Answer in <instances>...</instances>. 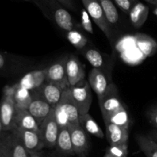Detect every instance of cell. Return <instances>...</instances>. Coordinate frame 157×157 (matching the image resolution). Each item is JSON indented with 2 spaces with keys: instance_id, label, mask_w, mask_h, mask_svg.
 I'll return each instance as SVG.
<instances>
[{
  "instance_id": "2e32d148",
  "label": "cell",
  "mask_w": 157,
  "mask_h": 157,
  "mask_svg": "<svg viewBox=\"0 0 157 157\" xmlns=\"http://www.w3.org/2000/svg\"><path fill=\"white\" fill-rule=\"evenodd\" d=\"M55 153L64 156H75L73 145L71 142L70 131L67 127H59L56 145H55Z\"/></svg>"
},
{
  "instance_id": "4fadbf2b",
  "label": "cell",
  "mask_w": 157,
  "mask_h": 157,
  "mask_svg": "<svg viewBox=\"0 0 157 157\" xmlns=\"http://www.w3.org/2000/svg\"><path fill=\"white\" fill-rule=\"evenodd\" d=\"M66 73L70 87H74L84 80L85 70L84 65L75 55H68L66 64Z\"/></svg>"
},
{
  "instance_id": "484cf974",
  "label": "cell",
  "mask_w": 157,
  "mask_h": 157,
  "mask_svg": "<svg viewBox=\"0 0 157 157\" xmlns=\"http://www.w3.org/2000/svg\"><path fill=\"white\" fill-rule=\"evenodd\" d=\"M14 98L17 108L28 110L32 100V91L22 87H20L18 84H15Z\"/></svg>"
},
{
  "instance_id": "8992f818",
  "label": "cell",
  "mask_w": 157,
  "mask_h": 157,
  "mask_svg": "<svg viewBox=\"0 0 157 157\" xmlns=\"http://www.w3.org/2000/svg\"><path fill=\"white\" fill-rule=\"evenodd\" d=\"M84 9L89 14L95 24L104 32L109 40L112 39L111 26L107 21L102 7L98 0H81Z\"/></svg>"
},
{
  "instance_id": "5b68a950",
  "label": "cell",
  "mask_w": 157,
  "mask_h": 157,
  "mask_svg": "<svg viewBox=\"0 0 157 157\" xmlns=\"http://www.w3.org/2000/svg\"><path fill=\"white\" fill-rule=\"evenodd\" d=\"M59 132V126L57 123L55 108H52L47 117L39 126V133L44 148H55Z\"/></svg>"
},
{
  "instance_id": "d590c367",
  "label": "cell",
  "mask_w": 157,
  "mask_h": 157,
  "mask_svg": "<svg viewBox=\"0 0 157 157\" xmlns=\"http://www.w3.org/2000/svg\"><path fill=\"white\" fill-rule=\"evenodd\" d=\"M29 157H44V156H43L41 152H37V153H30V154H29Z\"/></svg>"
},
{
  "instance_id": "7c38bea8",
  "label": "cell",
  "mask_w": 157,
  "mask_h": 157,
  "mask_svg": "<svg viewBox=\"0 0 157 157\" xmlns=\"http://www.w3.org/2000/svg\"><path fill=\"white\" fill-rule=\"evenodd\" d=\"M32 100L28 110L40 126V124L49 114L52 107L37 90L32 91Z\"/></svg>"
},
{
  "instance_id": "74e56055",
  "label": "cell",
  "mask_w": 157,
  "mask_h": 157,
  "mask_svg": "<svg viewBox=\"0 0 157 157\" xmlns=\"http://www.w3.org/2000/svg\"><path fill=\"white\" fill-rule=\"evenodd\" d=\"M144 1H146L147 2L150 3V4H153V5H155V6H157V0H144Z\"/></svg>"
},
{
  "instance_id": "4316f807",
  "label": "cell",
  "mask_w": 157,
  "mask_h": 157,
  "mask_svg": "<svg viewBox=\"0 0 157 157\" xmlns=\"http://www.w3.org/2000/svg\"><path fill=\"white\" fill-rule=\"evenodd\" d=\"M110 25H116L119 21V13L112 0H98Z\"/></svg>"
},
{
  "instance_id": "4dcf8cb0",
  "label": "cell",
  "mask_w": 157,
  "mask_h": 157,
  "mask_svg": "<svg viewBox=\"0 0 157 157\" xmlns=\"http://www.w3.org/2000/svg\"><path fill=\"white\" fill-rule=\"evenodd\" d=\"M81 25L82 29L90 34H94L93 24H92L90 16L85 9L81 10Z\"/></svg>"
},
{
  "instance_id": "3957f363",
  "label": "cell",
  "mask_w": 157,
  "mask_h": 157,
  "mask_svg": "<svg viewBox=\"0 0 157 157\" xmlns=\"http://www.w3.org/2000/svg\"><path fill=\"white\" fill-rule=\"evenodd\" d=\"M70 88L79 114L84 115L88 113L93 101L91 87L88 81L84 80L77 85L70 87Z\"/></svg>"
},
{
  "instance_id": "836d02e7",
  "label": "cell",
  "mask_w": 157,
  "mask_h": 157,
  "mask_svg": "<svg viewBox=\"0 0 157 157\" xmlns=\"http://www.w3.org/2000/svg\"><path fill=\"white\" fill-rule=\"evenodd\" d=\"M61 6H64L65 9H71V10H75V6L74 0H57Z\"/></svg>"
},
{
  "instance_id": "ab89813d",
  "label": "cell",
  "mask_w": 157,
  "mask_h": 157,
  "mask_svg": "<svg viewBox=\"0 0 157 157\" xmlns=\"http://www.w3.org/2000/svg\"><path fill=\"white\" fill-rule=\"evenodd\" d=\"M153 13H154V15L157 17V6H156V7H155L154 10H153Z\"/></svg>"
},
{
  "instance_id": "e0dca14e",
  "label": "cell",
  "mask_w": 157,
  "mask_h": 157,
  "mask_svg": "<svg viewBox=\"0 0 157 157\" xmlns=\"http://www.w3.org/2000/svg\"><path fill=\"white\" fill-rule=\"evenodd\" d=\"M64 90V88L58 86V84L46 81L40 88L36 90L50 104L52 108H55L61 101Z\"/></svg>"
},
{
  "instance_id": "5bb4252c",
  "label": "cell",
  "mask_w": 157,
  "mask_h": 157,
  "mask_svg": "<svg viewBox=\"0 0 157 157\" xmlns=\"http://www.w3.org/2000/svg\"><path fill=\"white\" fill-rule=\"evenodd\" d=\"M47 80V67L29 72L21 78L17 84L30 91L38 90Z\"/></svg>"
},
{
  "instance_id": "7bdbcfd3",
  "label": "cell",
  "mask_w": 157,
  "mask_h": 157,
  "mask_svg": "<svg viewBox=\"0 0 157 157\" xmlns=\"http://www.w3.org/2000/svg\"><path fill=\"white\" fill-rule=\"evenodd\" d=\"M22 1H26V2H32L31 0H22Z\"/></svg>"
},
{
  "instance_id": "9c48e42d",
  "label": "cell",
  "mask_w": 157,
  "mask_h": 157,
  "mask_svg": "<svg viewBox=\"0 0 157 157\" xmlns=\"http://www.w3.org/2000/svg\"><path fill=\"white\" fill-rule=\"evenodd\" d=\"M11 132L18 136L29 154L41 152L44 148L39 132L23 130L18 127H15Z\"/></svg>"
},
{
  "instance_id": "277c9868",
  "label": "cell",
  "mask_w": 157,
  "mask_h": 157,
  "mask_svg": "<svg viewBox=\"0 0 157 157\" xmlns=\"http://www.w3.org/2000/svg\"><path fill=\"white\" fill-rule=\"evenodd\" d=\"M0 150L8 157H29L18 136L11 131H4L0 134Z\"/></svg>"
},
{
  "instance_id": "ba28073f",
  "label": "cell",
  "mask_w": 157,
  "mask_h": 157,
  "mask_svg": "<svg viewBox=\"0 0 157 157\" xmlns=\"http://www.w3.org/2000/svg\"><path fill=\"white\" fill-rule=\"evenodd\" d=\"M68 129L75 156L87 157L90 151V141L87 133L80 124H68Z\"/></svg>"
},
{
  "instance_id": "6da1fadb",
  "label": "cell",
  "mask_w": 157,
  "mask_h": 157,
  "mask_svg": "<svg viewBox=\"0 0 157 157\" xmlns=\"http://www.w3.org/2000/svg\"><path fill=\"white\" fill-rule=\"evenodd\" d=\"M41 9L43 13L53 20L58 27L64 31L78 30L81 24L75 21L67 9L61 6L57 0H31Z\"/></svg>"
},
{
  "instance_id": "cb8c5ba5",
  "label": "cell",
  "mask_w": 157,
  "mask_h": 157,
  "mask_svg": "<svg viewBox=\"0 0 157 157\" xmlns=\"http://www.w3.org/2000/svg\"><path fill=\"white\" fill-rule=\"evenodd\" d=\"M104 123H110L114 125L121 127L122 128L129 130L130 125V118L129 116L128 111L125 107H122L121 109L117 110L112 114L109 115L107 117L104 119Z\"/></svg>"
},
{
  "instance_id": "8d00e7d4",
  "label": "cell",
  "mask_w": 157,
  "mask_h": 157,
  "mask_svg": "<svg viewBox=\"0 0 157 157\" xmlns=\"http://www.w3.org/2000/svg\"><path fill=\"white\" fill-rule=\"evenodd\" d=\"M48 157H73V156H61V155L58 154L56 153H53L52 154L49 155Z\"/></svg>"
},
{
  "instance_id": "f35d334b",
  "label": "cell",
  "mask_w": 157,
  "mask_h": 157,
  "mask_svg": "<svg viewBox=\"0 0 157 157\" xmlns=\"http://www.w3.org/2000/svg\"><path fill=\"white\" fill-rule=\"evenodd\" d=\"M2 132H4V130H3V127H2V125L1 124V121H0V134H1Z\"/></svg>"
},
{
  "instance_id": "d4e9b609",
  "label": "cell",
  "mask_w": 157,
  "mask_h": 157,
  "mask_svg": "<svg viewBox=\"0 0 157 157\" xmlns=\"http://www.w3.org/2000/svg\"><path fill=\"white\" fill-rule=\"evenodd\" d=\"M136 140L146 157H157V144L149 135L138 134Z\"/></svg>"
},
{
  "instance_id": "7a4b0ae2",
  "label": "cell",
  "mask_w": 157,
  "mask_h": 157,
  "mask_svg": "<svg viewBox=\"0 0 157 157\" xmlns=\"http://www.w3.org/2000/svg\"><path fill=\"white\" fill-rule=\"evenodd\" d=\"M14 93L15 85L6 87L0 101V121L4 131H11L15 127L17 107Z\"/></svg>"
},
{
  "instance_id": "e575fe53",
  "label": "cell",
  "mask_w": 157,
  "mask_h": 157,
  "mask_svg": "<svg viewBox=\"0 0 157 157\" xmlns=\"http://www.w3.org/2000/svg\"><path fill=\"white\" fill-rule=\"evenodd\" d=\"M149 136L157 144V130H153L149 133Z\"/></svg>"
},
{
  "instance_id": "52a82bcc",
  "label": "cell",
  "mask_w": 157,
  "mask_h": 157,
  "mask_svg": "<svg viewBox=\"0 0 157 157\" xmlns=\"http://www.w3.org/2000/svg\"><path fill=\"white\" fill-rule=\"evenodd\" d=\"M98 103L103 119L107 117L109 115L124 107V104L120 98L117 88L113 83H110L107 92L102 97L98 98Z\"/></svg>"
},
{
  "instance_id": "ffe728a7",
  "label": "cell",
  "mask_w": 157,
  "mask_h": 157,
  "mask_svg": "<svg viewBox=\"0 0 157 157\" xmlns=\"http://www.w3.org/2000/svg\"><path fill=\"white\" fill-rule=\"evenodd\" d=\"M149 12L150 9L147 5L141 2L139 0H136L128 13L133 26L137 29L142 27L147 20Z\"/></svg>"
},
{
  "instance_id": "f1b7e54d",
  "label": "cell",
  "mask_w": 157,
  "mask_h": 157,
  "mask_svg": "<svg viewBox=\"0 0 157 157\" xmlns=\"http://www.w3.org/2000/svg\"><path fill=\"white\" fill-rule=\"evenodd\" d=\"M69 42L78 50H82L87 44V38L80 31L72 30L67 32L66 35Z\"/></svg>"
},
{
  "instance_id": "d6986e66",
  "label": "cell",
  "mask_w": 157,
  "mask_h": 157,
  "mask_svg": "<svg viewBox=\"0 0 157 157\" xmlns=\"http://www.w3.org/2000/svg\"><path fill=\"white\" fill-rule=\"evenodd\" d=\"M21 67V61L17 57L0 52V76L15 75Z\"/></svg>"
},
{
  "instance_id": "9a60e30c",
  "label": "cell",
  "mask_w": 157,
  "mask_h": 157,
  "mask_svg": "<svg viewBox=\"0 0 157 157\" xmlns=\"http://www.w3.org/2000/svg\"><path fill=\"white\" fill-rule=\"evenodd\" d=\"M88 83L98 98H101L107 92L110 84L104 71L94 67L89 73Z\"/></svg>"
},
{
  "instance_id": "7402d4cb",
  "label": "cell",
  "mask_w": 157,
  "mask_h": 157,
  "mask_svg": "<svg viewBox=\"0 0 157 157\" xmlns=\"http://www.w3.org/2000/svg\"><path fill=\"white\" fill-rule=\"evenodd\" d=\"M136 46L145 57H151L157 51L156 41L149 35L143 33L135 35Z\"/></svg>"
},
{
  "instance_id": "1f68e13d",
  "label": "cell",
  "mask_w": 157,
  "mask_h": 157,
  "mask_svg": "<svg viewBox=\"0 0 157 157\" xmlns=\"http://www.w3.org/2000/svg\"><path fill=\"white\" fill-rule=\"evenodd\" d=\"M117 6L124 12L128 14L133 6V2L136 0H113Z\"/></svg>"
},
{
  "instance_id": "603a6c76",
  "label": "cell",
  "mask_w": 157,
  "mask_h": 157,
  "mask_svg": "<svg viewBox=\"0 0 157 157\" xmlns=\"http://www.w3.org/2000/svg\"><path fill=\"white\" fill-rule=\"evenodd\" d=\"M79 123L83 129L89 134L94 136L95 137L103 139L104 136V132L92 116L88 113L80 115Z\"/></svg>"
},
{
  "instance_id": "b9f144b4",
  "label": "cell",
  "mask_w": 157,
  "mask_h": 157,
  "mask_svg": "<svg viewBox=\"0 0 157 157\" xmlns=\"http://www.w3.org/2000/svg\"><path fill=\"white\" fill-rule=\"evenodd\" d=\"M104 157H113V156H111V155L110 154V153H106V154L104 155Z\"/></svg>"
},
{
  "instance_id": "44dd1931",
  "label": "cell",
  "mask_w": 157,
  "mask_h": 157,
  "mask_svg": "<svg viewBox=\"0 0 157 157\" xmlns=\"http://www.w3.org/2000/svg\"><path fill=\"white\" fill-rule=\"evenodd\" d=\"M15 127L31 131L39 132V125L28 110L17 108ZM14 127V128H15Z\"/></svg>"
},
{
  "instance_id": "f546056e",
  "label": "cell",
  "mask_w": 157,
  "mask_h": 157,
  "mask_svg": "<svg viewBox=\"0 0 157 157\" xmlns=\"http://www.w3.org/2000/svg\"><path fill=\"white\" fill-rule=\"evenodd\" d=\"M107 153L113 157H127L128 156V144L122 145H110Z\"/></svg>"
},
{
  "instance_id": "ac0fdd59",
  "label": "cell",
  "mask_w": 157,
  "mask_h": 157,
  "mask_svg": "<svg viewBox=\"0 0 157 157\" xmlns=\"http://www.w3.org/2000/svg\"><path fill=\"white\" fill-rule=\"evenodd\" d=\"M106 135L110 145L128 144L129 130L106 123Z\"/></svg>"
},
{
  "instance_id": "30bf717a",
  "label": "cell",
  "mask_w": 157,
  "mask_h": 157,
  "mask_svg": "<svg viewBox=\"0 0 157 157\" xmlns=\"http://www.w3.org/2000/svg\"><path fill=\"white\" fill-rule=\"evenodd\" d=\"M68 55L63 57L59 61H56L47 67V80L46 81L58 84L62 88L69 87L68 81L66 73V64Z\"/></svg>"
},
{
  "instance_id": "60d3db41",
  "label": "cell",
  "mask_w": 157,
  "mask_h": 157,
  "mask_svg": "<svg viewBox=\"0 0 157 157\" xmlns=\"http://www.w3.org/2000/svg\"><path fill=\"white\" fill-rule=\"evenodd\" d=\"M0 157H8V156H6V155H5L4 153H3L2 152L1 150H0Z\"/></svg>"
},
{
  "instance_id": "83f0119b",
  "label": "cell",
  "mask_w": 157,
  "mask_h": 157,
  "mask_svg": "<svg viewBox=\"0 0 157 157\" xmlns=\"http://www.w3.org/2000/svg\"><path fill=\"white\" fill-rule=\"evenodd\" d=\"M84 58L91 64L94 68L101 69L104 71V59L102 55L98 50L94 48H89L83 52Z\"/></svg>"
},
{
  "instance_id": "d6a6232c",
  "label": "cell",
  "mask_w": 157,
  "mask_h": 157,
  "mask_svg": "<svg viewBox=\"0 0 157 157\" xmlns=\"http://www.w3.org/2000/svg\"><path fill=\"white\" fill-rule=\"evenodd\" d=\"M147 117L150 124L157 130V105L153 106L147 110Z\"/></svg>"
},
{
  "instance_id": "8fae6325",
  "label": "cell",
  "mask_w": 157,
  "mask_h": 157,
  "mask_svg": "<svg viewBox=\"0 0 157 157\" xmlns=\"http://www.w3.org/2000/svg\"><path fill=\"white\" fill-rule=\"evenodd\" d=\"M55 107L59 109L65 114L68 120L69 124H75V125L80 124L79 112L72 97L70 87L64 89L61 101Z\"/></svg>"
}]
</instances>
